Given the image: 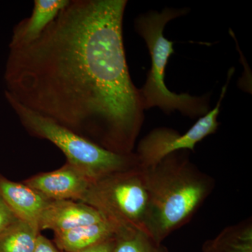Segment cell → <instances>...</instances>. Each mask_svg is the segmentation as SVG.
Wrapping results in <instances>:
<instances>
[{
    "mask_svg": "<svg viewBox=\"0 0 252 252\" xmlns=\"http://www.w3.org/2000/svg\"><path fill=\"white\" fill-rule=\"evenodd\" d=\"M126 0H69L36 40L9 47L4 94L115 153H132L144 123L126 61Z\"/></svg>",
    "mask_w": 252,
    "mask_h": 252,
    "instance_id": "cell-1",
    "label": "cell"
},
{
    "mask_svg": "<svg viewBox=\"0 0 252 252\" xmlns=\"http://www.w3.org/2000/svg\"><path fill=\"white\" fill-rule=\"evenodd\" d=\"M19 220L0 195V234Z\"/></svg>",
    "mask_w": 252,
    "mask_h": 252,
    "instance_id": "cell-15",
    "label": "cell"
},
{
    "mask_svg": "<svg viewBox=\"0 0 252 252\" xmlns=\"http://www.w3.org/2000/svg\"><path fill=\"white\" fill-rule=\"evenodd\" d=\"M0 195L18 219L35 225L38 228L41 212L51 201L26 184L12 182L1 176Z\"/></svg>",
    "mask_w": 252,
    "mask_h": 252,
    "instance_id": "cell-9",
    "label": "cell"
},
{
    "mask_svg": "<svg viewBox=\"0 0 252 252\" xmlns=\"http://www.w3.org/2000/svg\"><path fill=\"white\" fill-rule=\"evenodd\" d=\"M230 77L231 74H229L216 107L200 117L185 133L181 135L180 132L168 127H158L140 141L135 155L141 169L144 170L155 166L162 158L174 152L193 151L198 142L216 132L220 125L217 119L220 105Z\"/></svg>",
    "mask_w": 252,
    "mask_h": 252,
    "instance_id": "cell-6",
    "label": "cell"
},
{
    "mask_svg": "<svg viewBox=\"0 0 252 252\" xmlns=\"http://www.w3.org/2000/svg\"><path fill=\"white\" fill-rule=\"evenodd\" d=\"M83 203L100 212L118 231L147 233L149 195L140 167L115 172L93 182Z\"/></svg>",
    "mask_w": 252,
    "mask_h": 252,
    "instance_id": "cell-5",
    "label": "cell"
},
{
    "mask_svg": "<svg viewBox=\"0 0 252 252\" xmlns=\"http://www.w3.org/2000/svg\"><path fill=\"white\" fill-rule=\"evenodd\" d=\"M94 182L67 162L59 170L39 174L24 184L50 200H80L83 203Z\"/></svg>",
    "mask_w": 252,
    "mask_h": 252,
    "instance_id": "cell-7",
    "label": "cell"
},
{
    "mask_svg": "<svg viewBox=\"0 0 252 252\" xmlns=\"http://www.w3.org/2000/svg\"><path fill=\"white\" fill-rule=\"evenodd\" d=\"M34 252H62L60 251L54 243L44 235L39 234L36 240L35 249Z\"/></svg>",
    "mask_w": 252,
    "mask_h": 252,
    "instance_id": "cell-16",
    "label": "cell"
},
{
    "mask_svg": "<svg viewBox=\"0 0 252 252\" xmlns=\"http://www.w3.org/2000/svg\"><path fill=\"white\" fill-rule=\"evenodd\" d=\"M142 170L149 195L147 233L162 243L190 221L215 183L190 162L187 150L169 154L155 166Z\"/></svg>",
    "mask_w": 252,
    "mask_h": 252,
    "instance_id": "cell-2",
    "label": "cell"
},
{
    "mask_svg": "<svg viewBox=\"0 0 252 252\" xmlns=\"http://www.w3.org/2000/svg\"><path fill=\"white\" fill-rule=\"evenodd\" d=\"M69 2V0H34L31 16L13 28L9 47L26 45L36 40Z\"/></svg>",
    "mask_w": 252,
    "mask_h": 252,
    "instance_id": "cell-10",
    "label": "cell"
},
{
    "mask_svg": "<svg viewBox=\"0 0 252 252\" xmlns=\"http://www.w3.org/2000/svg\"><path fill=\"white\" fill-rule=\"evenodd\" d=\"M203 252H252V223L248 220L227 227L204 243Z\"/></svg>",
    "mask_w": 252,
    "mask_h": 252,
    "instance_id": "cell-12",
    "label": "cell"
},
{
    "mask_svg": "<svg viewBox=\"0 0 252 252\" xmlns=\"http://www.w3.org/2000/svg\"><path fill=\"white\" fill-rule=\"evenodd\" d=\"M187 12L186 9L166 8L160 13L152 11L141 14L135 19V31L145 41L152 60L147 80L140 89L144 110L159 107L167 114L179 111L191 119L203 117L209 112L208 94L201 97L177 94L168 90L165 85V68L175 51L173 41L163 35L164 28L167 23Z\"/></svg>",
    "mask_w": 252,
    "mask_h": 252,
    "instance_id": "cell-3",
    "label": "cell"
},
{
    "mask_svg": "<svg viewBox=\"0 0 252 252\" xmlns=\"http://www.w3.org/2000/svg\"><path fill=\"white\" fill-rule=\"evenodd\" d=\"M4 97L28 132L55 144L67 157L68 163L91 180L97 181L115 172L140 167L135 154H122L107 150L24 107L11 96L4 94Z\"/></svg>",
    "mask_w": 252,
    "mask_h": 252,
    "instance_id": "cell-4",
    "label": "cell"
},
{
    "mask_svg": "<svg viewBox=\"0 0 252 252\" xmlns=\"http://www.w3.org/2000/svg\"><path fill=\"white\" fill-rule=\"evenodd\" d=\"M114 238L77 252H112Z\"/></svg>",
    "mask_w": 252,
    "mask_h": 252,
    "instance_id": "cell-17",
    "label": "cell"
},
{
    "mask_svg": "<svg viewBox=\"0 0 252 252\" xmlns=\"http://www.w3.org/2000/svg\"><path fill=\"white\" fill-rule=\"evenodd\" d=\"M39 234L35 225L18 220L0 234V252H34Z\"/></svg>",
    "mask_w": 252,
    "mask_h": 252,
    "instance_id": "cell-13",
    "label": "cell"
},
{
    "mask_svg": "<svg viewBox=\"0 0 252 252\" xmlns=\"http://www.w3.org/2000/svg\"><path fill=\"white\" fill-rule=\"evenodd\" d=\"M106 220L94 207L74 200H51L41 212L38 222L39 230L54 233Z\"/></svg>",
    "mask_w": 252,
    "mask_h": 252,
    "instance_id": "cell-8",
    "label": "cell"
},
{
    "mask_svg": "<svg viewBox=\"0 0 252 252\" xmlns=\"http://www.w3.org/2000/svg\"><path fill=\"white\" fill-rule=\"evenodd\" d=\"M54 233L55 245L60 251L77 252L114 238L117 230L107 220H102Z\"/></svg>",
    "mask_w": 252,
    "mask_h": 252,
    "instance_id": "cell-11",
    "label": "cell"
},
{
    "mask_svg": "<svg viewBox=\"0 0 252 252\" xmlns=\"http://www.w3.org/2000/svg\"><path fill=\"white\" fill-rule=\"evenodd\" d=\"M112 252H168L162 243L141 230L124 229L116 233Z\"/></svg>",
    "mask_w": 252,
    "mask_h": 252,
    "instance_id": "cell-14",
    "label": "cell"
}]
</instances>
